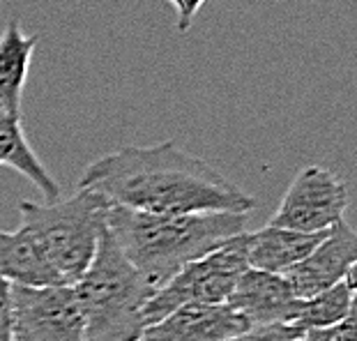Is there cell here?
<instances>
[{"label": "cell", "mask_w": 357, "mask_h": 341, "mask_svg": "<svg viewBox=\"0 0 357 341\" xmlns=\"http://www.w3.org/2000/svg\"><path fill=\"white\" fill-rule=\"evenodd\" d=\"M37 42V35H26L21 30L19 19H10L0 33V111L21 116L24 88Z\"/></svg>", "instance_id": "obj_12"}, {"label": "cell", "mask_w": 357, "mask_h": 341, "mask_svg": "<svg viewBox=\"0 0 357 341\" xmlns=\"http://www.w3.org/2000/svg\"><path fill=\"white\" fill-rule=\"evenodd\" d=\"M332 330H307L293 341H330L332 339Z\"/></svg>", "instance_id": "obj_20"}, {"label": "cell", "mask_w": 357, "mask_h": 341, "mask_svg": "<svg viewBox=\"0 0 357 341\" xmlns=\"http://www.w3.org/2000/svg\"><path fill=\"white\" fill-rule=\"evenodd\" d=\"M247 330L249 323L226 302L187 305L148 325L139 341H231Z\"/></svg>", "instance_id": "obj_9"}, {"label": "cell", "mask_w": 357, "mask_h": 341, "mask_svg": "<svg viewBox=\"0 0 357 341\" xmlns=\"http://www.w3.org/2000/svg\"><path fill=\"white\" fill-rule=\"evenodd\" d=\"M302 335V330L293 328V325H261V328H249L245 335L235 337L231 341H293Z\"/></svg>", "instance_id": "obj_16"}, {"label": "cell", "mask_w": 357, "mask_h": 341, "mask_svg": "<svg viewBox=\"0 0 357 341\" xmlns=\"http://www.w3.org/2000/svg\"><path fill=\"white\" fill-rule=\"evenodd\" d=\"M357 261V236L353 226L341 219L337 226H332L330 233L325 236L314 252L302 263L288 270L284 279L291 286L298 300H309L314 295L332 289L334 284L355 272Z\"/></svg>", "instance_id": "obj_8"}, {"label": "cell", "mask_w": 357, "mask_h": 341, "mask_svg": "<svg viewBox=\"0 0 357 341\" xmlns=\"http://www.w3.org/2000/svg\"><path fill=\"white\" fill-rule=\"evenodd\" d=\"M247 245L249 231L226 240L210 254L185 265L148 300L143 312L146 328L187 305H224L231 298L238 279L249 270Z\"/></svg>", "instance_id": "obj_5"}, {"label": "cell", "mask_w": 357, "mask_h": 341, "mask_svg": "<svg viewBox=\"0 0 357 341\" xmlns=\"http://www.w3.org/2000/svg\"><path fill=\"white\" fill-rule=\"evenodd\" d=\"M0 341H12V284L0 277Z\"/></svg>", "instance_id": "obj_18"}, {"label": "cell", "mask_w": 357, "mask_h": 341, "mask_svg": "<svg viewBox=\"0 0 357 341\" xmlns=\"http://www.w3.org/2000/svg\"><path fill=\"white\" fill-rule=\"evenodd\" d=\"M0 277L12 286H65L24 229H0Z\"/></svg>", "instance_id": "obj_14"}, {"label": "cell", "mask_w": 357, "mask_h": 341, "mask_svg": "<svg viewBox=\"0 0 357 341\" xmlns=\"http://www.w3.org/2000/svg\"><path fill=\"white\" fill-rule=\"evenodd\" d=\"M79 189L104 196L111 206L153 215H249L256 208L252 194L173 141L102 155L83 169Z\"/></svg>", "instance_id": "obj_1"}, {"label": "cell", "mask_w": 357, "mask_h": 341, "mask_svg": "<svg viewBox=\"0 0 357 341\" xmlns=\"http://www.w3.org/2000/svg\"><path fill=\"white\" fill-rule=\"evenodd\" d=\"M355 312V272L332 289L314 295L309 300H300L291 325L302 332L307 330H332L344 323Z\"/></svg>", "instance_id": "obj_15"}, {"label": "cell", "mask_w": 357, "mask_h": 341, "mask_svg": "<svg viewBox=\"0 0 357 341\" xmlns=\"http://www.w3.org/2000/svg\"><path fill=\"white\" fill-rule=\"evenodd\" d=\"M106 226L125 259L157 293L185 265L245 233L247 215H153L111 206Z\"/></svg>", "instance_id": "obj_2"}, {"label": "cell", "mask_w": 357, "mask_h": 341, "mask_svg": "<svg viewBox=\"0 0 357 341\" xmlns=\"http://www.w3.org/2000/svg\"><path fill=\"white\" fill-rule=\"evenodd\" d=\"M86 323V341H139L155 289L125 259L106 226L97 254L72 286Z\"/></svg>", "instance_id": "obj_3"}, {"label": "cell", "mask_w": 357, "mask_h": 341, "mask_svg": "<svg viewBox=\"0 0 357 341\" xmlns=\"http://www.w3.org/2000/svg\"><path fill=\"white\" fill-rule=\"evenodd\" d=\"M328 233H298L268 224L261 231L249 233L247 263L252 270L284 277L288 270L305 261Z\"/></svg>", "instance_id": "obj_11"}, {"label": "cell", "mask_w": 357, "mask_h": 341, "mask_svg": "<svg viewBox=\"0 0 357 341\" xmlns=\"http://www.w3.org/2000/svg\"><path fill=\"white\" fill-rule=\"evenodd\" d=\"M12 341H86L72 286H12Z\"/></svg>", "instance_id": "obj_7"}, {"label": "cell", "mask_w": 357, "mask_h": 341, "mask_svg": "<svg viewBox=\"0 0 357 341\" xmlns=\"http://www.w3.org/2000/svg\"><path fill=\"white\" fill-rule=\"evenodd\" d=\"M0 166H10L28 183H33L47 203H56L60 199L58 180L51 176L30 146L24 125H21V116L7 111H0Z\"/></svg>", "instance_id": "obj_13"}, {"label": "cell", "mask_w": 357, "mask_h": 341, "mask_svg": "<svg viewBox=\"0 0 357 341\" xmlns=\"http://www.w3.org/2000/svg\"><path fill=\"white\" fill-rule=\"evenodd\" d=\"M226 305L233 307L249 328H261V325H291L295 312L300 307V300L295 298L291 286L281 275L252 270L238 279L231 298Z\"/></svg>", "instance_id": "obj_10"}, {"label": "cell", "mask_w": 357, "mask_h": 341, "mask_svg": "<svg viewBox=\"0 0 357 341\" xmlns=\"http://www.w3.org/2000/svg\"><path fill=\"white\" fill-rule=\"evenodd\" d=\"M176 10V26L178 33H187L192 28L196 14L201 12V7L208 3V0H169Z\"/></svg>", "instance_id": "obj_17"}, {"label": "cell", "mask_w": 357, "mask_h": 341, "mask_svg": "<svg viewBox=\"0 0 357 341\" xmlns=\"http://www.w3.org/2000/svg\"><path fill=\"white\" fill-rule=\"evenodd\" d=\"M111 203L104 196L79 189L56 203L21 201V226L65 286H74L93 263L106 231Z\"/></svg>", "instance_id": "obj_4"}, {"label": "cell", "mask_w": 357, "mask_h": 341, "mask_svg": "<svg viewBox=\"0 0 357 341\" xmlns=\"http://www.w3.org/2000/svg\"><path fill=\"white\" fill-rule=\"evenodd\" d=\"M330 341H357V330H355V312L346 318L344 323H339L337 328L332 330V339Z\"/></svg>", "instance_id": "obj_19"}, {"label": "cell", "mask_w": 357, "mask_h": 341, "mask_svg": "<svg viewBox=\"0 0 357 341\" xmlns=\"http://www.w3.org/2000/svg\"><path fill=\"white\" fill-rule=\"evenodd\" d=\"M348 187L325 166H305L284 192L270 226L298 233H328L344 219Z\"/></svg>", "instance_id": "obj_6"}]
</instances>
